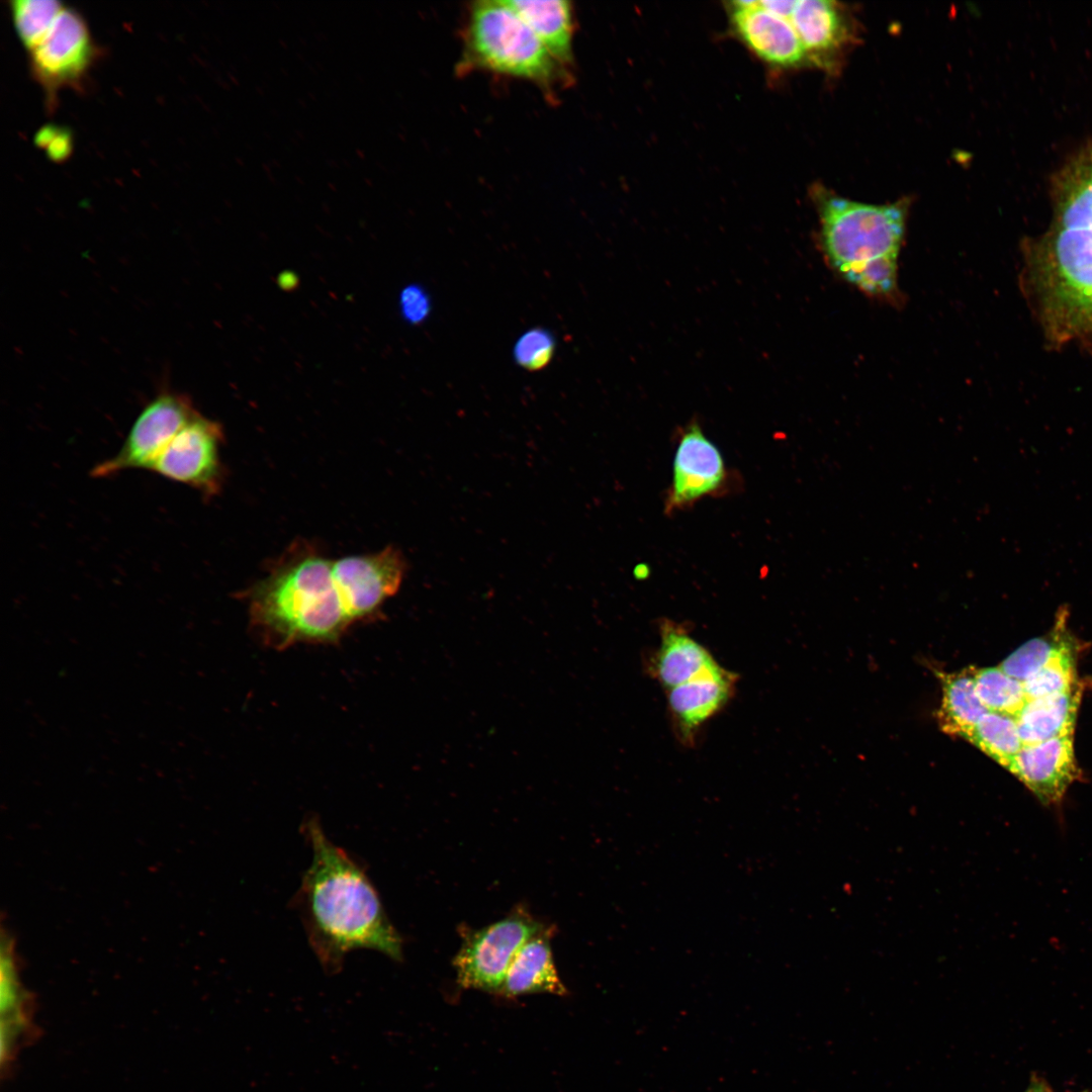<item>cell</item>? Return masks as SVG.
<instances>
[{
	"label": "cell",
	"mask_w": 1092,
	"mask_h": 1092,
	"mask_svg": "<svg viewBox=\"0 0 1092 1092\" xmlns=\"http://www.w3.org/2000/svg\"><path fill=\"white\" fill-rule=\"evenodd\" d=\"M1082 1092H1087V1091H1082Z\"/></svg>",
	"instance_id": "cell-33"
},
{
	"label": "cell",
	"mask_w": 1092,
	"mask_h": 1092,
	"mask_svg": "<svg viewBox=\"0 0 1092 1092\" xmlns=\"http://www.w3.org/2000/svg\"><path fill=\"white\" fill-rule=\"evenodd\" d=\"M1070 651H1074V646L1061 616L1051 633L1025 642L1000 664V668L1023 682L1054 658Z\"/></svg>",
	"instance_id": "cell-22"
},
{
	"label": "cell",
	"mask_w": 1092,
	"mask_h": 1092,
	"mask_svg": "<svg viewBox=\"0 0 1092 1092\" xmlns=\"http://www.w3.org/2000/svg\"><path fill=\"white\" fill-rule=\"evenodd\" d=\"M312 859L293 898L307 940L327 973H338L355 949L401 962L402 937L390 922L364 868L332 842L314 818L304 824Z\"/></svg>",
	"instance_id": "cell-2"
},
{
	"label": "cell",
	"mask_w": 1092,
	"mask_h": 1092,
	"mask_svg": "<svg viewBox=\"0 0 1092 1092\" xmlns=\"http://www.w3.org/2000/svg\"><path fill=\"white\" fill-rule=\"evenodd\" d=\"M650 574V567L646 563H639L633 569V575L638 580L646 579Z\"/></svg>",
	"instance_id": "cell-32"
},
{
	"label": "cell",
	"mask_w": 1092,
	"mask_h": 1092,
	"mask_svg": "<svg viewBox=\"0 0 1092 1092\" xmlns=\"http://www.w3.org/2000/svg\"><path fill=\"white\" fill-rule=\"evenodd\" d=\"M1009 770L1042 805L1059 804L1078 777L1073 735L1023 745Z\"/></svg>",
	"instance_id": "cell-12"
},
{
	"label": "cell",
	"mask_w": 1092,
	"mask_h": 1092,
	"mask_svg": "<svg viewBox=\"0 0 1092 1092\" xmlns=\"http://www.w3.org/2000/svg\"><path fill=\"white\" fill-rule=\"evenodd\" d=\"M659 631L660 644L649 670L667 690L722 668L679 623L664 619Z\"/></svg>",
	"instance_id": "cell-14"
},
{
	"label": "cell",
	"mask_w": 1092,
	"mask_h": 1092,
	"mask_svg": "<svg viewBox=\"0 0 1092 1092\" xmlns=\"http://www.w3.org/2000/svg\"><path fill=\"white\" fill-rule=\"evenodd\" d=\"M9 7L17 37L29 52L43 38L65 6L58 0H13Z\"/></svg>",
	"instance_id": "cell-25"
},
{
	"label": "cell",
	"mask_w": 1092,
	"mask_h": 1092,
	"mask_svg": "<svg viewBox=\"0 0 1092 1092\" xmlns=\"http://www.w3.org/2000/svg\"><path fill=\"white\" fill-rule=\"evenodd\" d=\"M34 143L43 149L54 162L67 160L73 151L71 131L59 125L48 124L40 127L34 135Z\"/></svg>",
	"instance_id": "cell-29"
},
{
	"label": "cell",
	"mask_w": 1092,
	"mask_h": 1092,
	"mask_svg": "<svg viewBox=\"0 0 1092 1092\" xmlns=\"http://www.w3.org/2000/svg\"><path fill=\"white\" fill-rule=\"evenodd\" d=\"M1080 697L1076 687L1064 694L1027 700L1015 715L1023 745L1072 736Z\"/></svg>",
	"instance_id": "cell-18"
},
{
	"label": "cell",
	"mask_w": 1092,
	"mask_h": 1092,
	"mask_svg": "<svg viewBox=\"0 0 1092 1092\" xmlns=\"http://www.w3.org/2000/svg\"><path fill=\"white\" fill-rule=\"evenodd\" d=\"M554 351V339L542 329L526 332L516 343L514 356L517 363L529 370H537L548 364Z\"/></svg>",
	"instance_id": "cell-28"
},
{
	"label": "cell",
	"mask_w": 1092,
	"mask_h": 1092,
	"mask_svg": "<svg viewBox=\"0 0 1092 1092\" xmlns=\"http://www.w3.org/2000/svg\"><path fill=\"white\" fill-rule=\"evenodd\" d=\"M399 308L403 318L413 325L423 323L430 313V298L426 290L418 284H411L402 289L399 296Z\"/></svg>",
	"instance_id": "cell-30"
},
{
	"label": "cell",
	"mask_w": 1092,
	"mask_h": 1092,
	"mask_svg": "<svg viewBox=\"0 0 1092 1092\" xmlns=\"http://www.w3.org/2000/svg\"><path fill=\"white\" fill-rule=\"evenodd\" d=\"M940 679L942 698L937 712L938 724L947 734L968 739L988 712L976 692L975 669L940 673Z\"/></svg>",
	"instance_id": "cell-20"
},
{
	"label": "cell",
	"mask_w": 1092,
	"mask_h": 1092,
	"mask_svg": "<svg viewBox=\"0 0 1092 1092\" xmlns=\"http://www.w3.org/2000/svg\"><path fill=\"white\" fill-rule=\"evenodd\" d=\"M805 48L808 59L830 66L831 58L848 40L841 8L827 0H795L787 18Z\"/></svg>",
	"instance_id": "cell-15"
},
{
	"label": "cell",
	"mask_w": 1092,
	"mask_h": 1092,
	"mask_svg": "<svg viewBox=\"0 0 1092 1092\" xmlns=\"http://www.w3.org/2000/svg\"><path fill=\"white\" fill-rule=\"evenodd\" d=\"M825 258L844 277L868 263L898 256L907 202L869 204L822 190L816 193Z\"/></svg>",
	"instance_id": "cell-5"
},
{
	"label": "cell",
	"mask_w": 1092,
	"mask_h": 1092,
	"mask_svg": "<svg viewBox=\"0 0 1092 1092\" xmlns=\"http://www.w3.org/2000/svg\"><path fill=\"white\" fill-rule=\"evenodd\" d=\"M977 695L990 712L1014 716L1027 701L1023 682L998 667L975 670Z\"/></svg>",
	"instance_id": "cell-24"
},
{
	"label": "cell",
	"mask_w": 1092,
	"mask_h": 1092,
	"mask_svg": "<svg viewBox=\"0 0 1092 1092\" xmlns=\"http://www.w3.org/2000/svg\"><path fill=\"white\" fill-rule=\"evenodd\" d=\"M544 926L524 907L464 936L453 960L462 988L497 993L516 954Z\"/></svg>",
	"instance_id": "cell-7"
},
{
	"label": "cell",
	"mask_w": 1092,
	"mask_h": 1092,
	"mask_svg": "<svg viewBox=\"0 0 1092 1092\" xmlns=\"http://www.w3.org/2000/svg\"><path fill=\"white\" fill-rule=\"evenodd\" d=\"M406 568L392 546L338 559L291 555L251 590V622L275 648L333 642L378 613L398 592Z\"/></svg>",
	"instance_id": "cell-1"
},
{
	"label": "cell",
	"mask_w": 1092,
	"mask_h": 1092,
	"mask_svg": "<svg viewBox=\"0 0 1092 1092\" xmlns=\"http://www.w3.org/2000/svg\"><path fill=\"white\" fill-rule=\"evenodd\" d=\"M968 740L1008 769L1023 747L1015 717L990 711L981 718Z\"/></svg>",
	"instance_id": "cell-23"
},
{
	"label": "cell",
	"mask_w": 1092,
	"mask_h": 1092,
	"mask_svg": "<svg viewBox=\"0 0 1092 1092\" xmlns=\"http://www.w3.org/2000/svg\"><path fill=\"white\" fill-rule=\"evenodd\" d=\"M1027 700L1067 693L1077 687L1075 652H1066L1023 681Z\"/></svg>",
	"instance_id": "cell-26"
},
{
	"label": "cell",
	"mask_w": 1092,
	"mask_h": 1092,
	"mask_svg": "<svg viewBox=\"0 0 1092 1092\" xmlns=\"http://www.w3.org/2000/svg\"><path fill=\"white\" fill-rule=\"evenodd\" d=\"M736 474L729 470L717 445L697 421L680 428L671 467V480L664 497V513L686 511L705 497L728 494L736 486Z\"/></svg>",
	"instance_id": "cell-8"
},
{
	"label": "cell",
	"mask_w": 1092,
	"mask_h": 1092,
	"mask_svg": "<svg viewBox=\"0 0 1092 1092\" xmlns=\"http://www.w3.org/2000/svg\"><path fill=\"white\" fill-rule=\"evenodd\" d=\"M1032 265L1050 338L1060 343L1092 334V229L1052 226Z\"/></svg>",
	"instance_id": "cell-3"
},
{
	"label": "cell",
	"mask_w": 1092,
	"mask_h": 1092,
	"mask_svg": "<svg viewBox=\"0 0 1092 1092\" xmlns=\"http://www.w3.org/2000/svg\"><path fill=\"white\" fill-rule=\"evenodd\" d=\"M1023 1092H1054L1049 1082L1037 1074L1030 1077L1027 1088Z\"/></svg>",
	"instance_id": "cell-31"
},
{
	"label": "cell",
	"mask_w": 1092,
	"mask_h": 1092,
	"mask_svg": "<svg viewBox=\"0 0 1092 1092\" xmlns=\"http://www.w3.org/2000/svg\"><path fill=\"white\" fill-rule=\"evenodd\" d=\"M736 675L723 667L668 690V708L679 738L693 742L696 731L720 712L734 694Z\"/></svg>",
	"instance_id": "cell-13"
},
{
	"label": "cell",
	"mask_w": 1092,
	"mask_h": 1092,
	"mask_svg": "<svg viewBox=\"0 0 1092 1092\" xmlns=\"http://www.w3.org/2000/svg\"><path fill=\"white\" fill-rule=\"evenodd\" d=\"M28 53L30 72L44 92L49 109L56 106L59 91L82 87L100 56L83 15L66 6Z\"/></svg>",
	"instance_id": "cell-6"
},
{
	"label": "cell",
	"mask_w": 1092,
	"mask_h": 1092,
	"mask_svg": "<svg viewBox=\"0 0 1092 1092\" xmlns=\"http://www.w3.org/2000/svg\"><path fill=\"white\" fill-rule=\"evenodd\" d=\"M561 65L572 60L573 8L566 0H506Z\"/></svg>",
	"instance_id": "cell-19"
},
{
	"label": "cell",
	"mask_w": 1092,
	"mask_h": 1092,
	"mask_svg": "<svg viewBox=\"0 0 1092 1092\" xmlns=\"http://www.w3.org/2000/svg\"><path fill=\"white\" fill-rule=\"evenodd\" d=\"M218 423L197 414L165 447L149 470L211 495L222 477Z\"/></svg>",
	"instance_id": "cell-10"
},
{
	"label": "cell",
	"mask_w": 1092,
	"mask_h": 1092,
	"mask_svg": "<svg viewBox=\"0 0 1092 1092\" xmlns=\"http://www.w3.org/2000/svg\"><path fill=\"white\" fill-rule=\"evenodd\" d=\"M552 929L544 927L527 940L513 960L497 994L513 998L533 993L564 996L567 990L554 964Z\"/></svg>",
	"instance_id": "cell-16"
},
{
	"label": "cell",
	"mask_w": 1092,
	"mask_h": 1092,
	"mask_svg": "<svg viewBox=\"0 0 1092 1092\" xmlns=\"http://www.w3.org/2000/svg\"><path fill=\"white\" fill-rule=\"evenodd\" d=\"M463 67L548 86L562 67L506 0L474 2L464 32Z\"/></svg>",
	"instance_id": "cell-4"
},
{
	"label": "cell",
	"mask_w": 1092,
	"mask_h": 1092,
	"mask_svg": "<svg viewBox=\"0 0 1092 1092\" xmlns=\"http://www.w3.org/2000/svg\"><path fill=\"white\" fill-rule=\"evenodd\" d=\"M729 9L735 32L763 61L779 67H794L808 60L804 46L787 18L753 0L733 1Z\"/></svg>",
	"instance_id": "cell-11"
},
{
	"label": "cell",
	"mask_w": 1092,
	"mask_h": 1092,
	"mask_svg": "<svg viewBox=\"0 0 1092 1092\" xmlns=\"http://www.w3.org/2000/svg\"><path fill=\"white\" fill-rule=\"evenodd\" d=\"M1 1013H2V1039L7 1041L2 1044L7 1050L13 1046V1041L23 1027H26L27 1017L25 1012L26 997L21 987L16 969L13 940L5 936L1 939Z\"/></svg>",
	"instance_id": "cell-21"
},
{
	"label": "cell",
	"mask_w": 1092,
	"mask_h": 1092,
	"mask_svg": "<svg viewBox=\"0 0 1092 1092\" xmlns=\"http://www.w3.org/2000/svg\"><path fill=\"white\" fill-rule=\"evenodd\" d=\"M198 413L185 397L161 394L139 415L120 450L91 471L93 477H109L128 469H150L179 431Z\"/></svg>",
	"instance_id": "cell-9"
},
{
	"label": "cell",
	"mask_w": 1092,
	"mask_h": 1092,
	"mask_svg": "<svg viewBox=\"0 0 1092 1092\" xmlns=\"http://www.w3.org/2000/svg\"><path fill=\"white\" fill-rule=\"evenodd\" d=\"M898 256L884 257L872 261L857 271L844 277L849 283L868 295L897 300Z\"/></svg>",
	"instance_id": "cell-27"
},
{
	"label": "cell",
	"mask_w": 1092,
	"mask_h": 1092,
	"mask_svg": "<svg viewBox=\"0 0 1092 1092\" xmlns=\"http://www.w3.org/2000/svg\"><path fill=\"white\" fill-rule=\"evenodd\" d=\"M1053 194L1052 226L1092 229V141L1059 172Z\"/></svg>",
	"instance_id": "cell-17"
}]
</instances>
